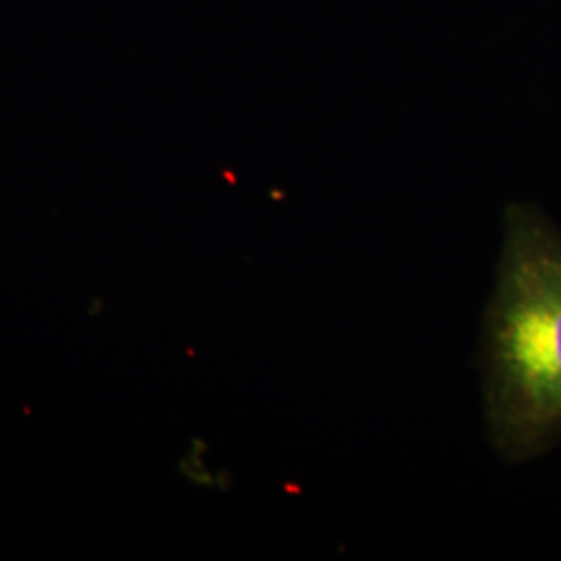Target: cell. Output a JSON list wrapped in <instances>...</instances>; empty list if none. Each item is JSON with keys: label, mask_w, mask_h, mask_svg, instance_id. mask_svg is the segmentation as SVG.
Instances as JSON below:
<instances>
[{"label": "cell", "mask_w": 561, "mask_h": 561, "mask_svg": "<svg viewBox=\"0 0 561 561\" xmlns=\"http://www.w3.org/2000/svg\"><path fill=\"white\" fill-rule=\"evenodd\" d=\"M484 362L497 454L522 463L551 451L561 442V231L535 206L505 210Z\"/></svg>", "instance_id": "cell-1"}]
</instances>
